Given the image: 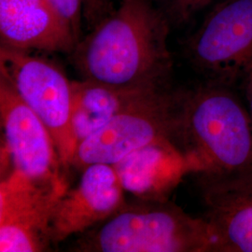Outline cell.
<instances>
[{
  "label": "cell",
  "mask_w": 252,
  "mask_h": 252,
  "mask_svg": "<svg viewBox=\"0 0 252 252\" xmlns=\"http://www.w3.org/2000/svg\"><path fill=\"white\" fill-rule=\"evenodd\" d=\"M169 20L150 0H123L72 52L83 80L119 88H171Z\"/></svg>",
  "instance_id": "cell-1"
},
{
  "label": "cell",
  "mask_w": 252,
  "mask_h": 252,
  "mask_svg": "<svg viewBox=\"0 0 252 252\" xmlns=\"http://www.w3.org/2000/svg\"><path fill=\"white\" fill-rule=\"evenodd\" d=\"M178 141L201 172L252 171V121L230 85L207 81L178 89Z\"/></svg>",
  "instance_id": "cell-2"
},
{
  "label": "cell",
  "mask_w": 252,
  "mask_h": 252,
  "mask_svg": "<svg viewBox=\"0 0 252 252\" xmlns=\"http://www.w3.org/2000/svg\"><path fill=\"white\" fill-rule=\"evenodd\" d=\"M73 251L216 252V243L204 218L189 216L168 199L138 200L86 231Z\"/></svg>",
  "instance_id": "cell-3"
},
{
  "label": "cell",
  "mask_w": 252,
  "mask_h": 252,
  "mask_svg": "<svg viewBox=\"0 0 252 252\" xmlns=\"http://www.w3.org/2000/svg\"><path fill=\"white\" fill-rule=\"evenodd\" d=\"M0 75L45 125L63 168L72 166L78 147L73 127L72 81L50 61L3 46Z\"/></svg>",
  "instance_id": "cell-4"
},
{
  "label": "cell",
  "mask_w": 252,
  "mask_h": 252,
  "mask_svg": "<svg viewBox=\"0 0 252 252\" xmlns=\"http://www.w3.org/2000/svg\"><path fill=\"white\" fill-rule=\"evenodd\" d=\"M165 140L179 145L178 89L173 88L122 112L81 140L72 166L82 170L94 163L113 165L137 150Z\"/></svg>",
  "instance_id": "cell-5"
},
{
  "label": "cell",
  "mask_w": 252,
  "mask_h": 252,
  "mask_svg": "<svg viewBox=\"0 0 252 252\" xmlns=\"http://www.w3.org/2000/svg\"><path fill=\"white\" fill-rule=\"evenodd\" d=\"M191 63L207 77L232 86L252 69V0H227L214 9L188 45Z\"/></svg>",
  "instance_id": "cell-6"
},
{
  "label": "cell",
  "mask_w": 252,
  "mask_h": 252,
  "mask_svg": "<svg viewBox=\"0 0 252 252\" xmlns=\"http://www.w3.org/2000/svg\"><path fill=\"white\" fill-rule=\"evenodd\" d=\"M67 183L42 184L10 170L0 183V252L50 249L52 220Z\"/></svg>",
  "instance_id": "cell-7"
},
{
  "label": "cell",
  "mask_w": 252,
  "mask_h": 252,
  "mask_svg": "<svg viewBox=\"0 0 252 252\" xmlns=\"http://www.w3.org/2000/svg\"><path fill=\"white\" fill-rule=\"evenodd\" d=\"M0 117L4 136L2 154L10 170L42 184L66 182L54 139L45 125L0 75Z\"/></svg>",
  "instance_id": "cell-8"
},
{
  "label": "cell",
  "mask_w": 252,
  "mask_h": 252,
  "mask_svg": "<svg viewBox=\"0 0 252 252\" xmlns=\"http://www.w3.org/2000/svg\"><path fill=\"white\" fill-rule=\"evenodd\" d=\"M194 175L216 252H252V171Z\"/></svg>",
  "instance_id": "cell-9"
},
{
  "label": "cell",
  "mask_w": 252,
  "mask_h": 252,
  "mask_svg": "<svg viewBox=\"0 0 252 252\" xmlns=\"http://www.w3.org/2000/svg\"><path fill=\"white\" fill-rule=\"evenodd\" d=\"M125 189L113 165L94 163L82 169L79 184L67 189L54 210L53 243L83 234L126 205Z\"/></svg>",
  "instance_id": "cell-10"
},
{
  "label": "cell",
  "mask_w": 252,
  "mask_h": 252,
  "mask_svg": "<svg viewBox=\"0 0 252 252\" xmlns=\"http://www.w3.org/2000/svg\"><path fill=\"white\" fill-rule=\"evenodd\" d=\"M127 192L138 200H167L189 174L202 171L198 161L172 140L146 146L113 164Z\"/></svg>",
  "instance_id": "cell-11"
},
{
  "label": "cell",
  "mask_w": 252,
  "mask_h": 252,
  "mask_svg": "<svg viewBox=\"0 0 252 252\" xmlns=\"http://www.w3.org/2000/svg\"><path fill=\"white\" fill-rule=\"evenodd\" d=\"M1 46L72 54L79 39L48 0H0Z\"/></svg>",
  "instance_id": "cell-12"
},
{
  "label": "cell",
  "mask_w": 252,
  "mask_h": 252,
  "mask_svg": "<svg viewBox=\"0 0 252 252\" xmlns=\"http://www.w3.org/2000/svg\"><path fill=\"white\" fill-rule=\"evenodd\" d=\"M169 89L119 88L83 79L72 81L73 127L78 144L122 112Z\"/></svg>",
  "instance_id": "cell-13"
},
{
  "label": "cell",
  "mask_w": 252,
  "mask_h": 252,
  "mask_svg": "<svg viewBox=\"0 0 252 252\" xmlns=\"http://www.w3.org/2000/svg\"><path fill=\"white\" fill-rule=\"evenodd\" d=\"M59 17L72 30L79 39L83 0H48Z\"/></svg>",
  "instance_id": "cell-14"
},
{
  "label": "cell",
  "mask_w": 252,
  "mask_h": 252,
  "mask_svg": "<svg viewBox=\"0 0 252 252\" xmlns=\"http://www.w3.org/2000/svg\"><path fill=\"white\" fill-rule=\"evenodd\" d=\"M214 0H165L167 4L166 17L177 22H184L195 12L213 2Z\"/></svg>",
  "instance_id": "cell-15"
},
{
  "label": "cell",
  "mask_w": 252,
  "mask_h": 252,
  "mask_svg": "<svg viewBox=\"0 0 252 252\" xmlns=\"http://www.w3.org/2000/svg\"><path fill=\"white\" fill-rule=\"evenodd\" d=\"M243 90L247 105H248V111L252 121V69L248 73L243 80Z\"/></svg>",
  "instance_id": "cell-16"
}]
</instances>
